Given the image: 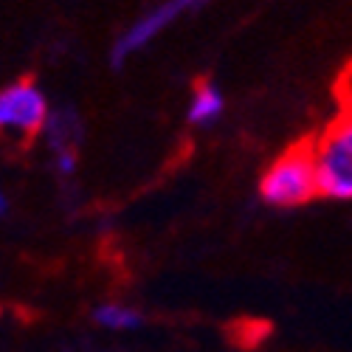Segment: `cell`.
I'll use <instances>...</instances> for the list:
<instances>
[{
	"mask_svg": "<svg viewBox=\"0 0 352 352\" xmlns=\"http://www.w3.org/2000/svg\"><path fill=\"white\" fill-rule=\"evenodd\" d=\"M259 195L265 203L279 209L305 206L313 197L321 195L318 186V169H316V150L313 141H302L282 153L271 169L262 175Z\"/></svg>",
	"mask_w": 352,
	"mask_h": 352,
	"instance_id": "cell-1",
	"label": "cell"
},
{
	"mask_svg": "<svg viewBox=\"0 0 352 352\" xmlns=\"http://www.w3.org/2000/svg\"><path fill=\"white\" fill-rule=\"evenodd\" d=\"M313 150L321 195L330 200H352V113H341V119L313 141Z\"/></svg>",
	"mask_w": 352,
	"mask_h": 352,
	"instance_id": "cell-2",
	"label": "cell"
},
{
	"mask_svg": "<svg viewBox=\"0 0 352 352\" xmlns=\"http://www.w3.org/2000/svg\"><path fill=\"white\" fill-rule=\"evenodd\" d=\"M48 124V99L34 82L20 79L0 87V138L32 141Z\"/></svg>",
	"mask_w": 352,
	"mask_h": 352,
	"instance_id": "cell-3",
	"label": "cell"
},
{
	"mask_svg": "<svg viewBox=\"0 0 352 352\" xmlns=\"http://www.w3.org/2000/svg\"><path fill=\"white\" fill-rule=\"evenodd\" d=\"M203 3H206V0H164L161 6H155L153 12L138 17L124 32V37L116 43V63H124L130 54L141 51L144 45H150L166 25H172L181 14H186L189 9H197Z\"/></svg>",
	"mask_w": 352,
	"mask_h": 352,
	"instance_id": "cell-4",
	"label": "cell"
},
{
	"mask_svg": "<svg viewBox=\"0 0 352 352\" xmlns=\"http://www.w3.org/2000/svg\"><path fill=\"white\" fill-rule=\"evenodd\" d=\"M223 113V94L217 91V85L209 79H200L195 85L192 104H189V122L192 124H209Z\"/></svg>",
	"mask_w": 352,
	"mask_h": 352,
	"instance_id": "cell-5",
	"label": "cell"
},
{
	"mask_svg": "<svg viewBox=\"0 0 352 352\" xmlns=\"http://www.w3.org/2000/svg\"><path fill=\"white\" fill-rule=\"evenodd\" d=\"M94 316H96V324H102L107 330H133L141 324V313L127 305H119V302L102 305Z\"/></svg>",
	"mask_w": 352,
	"mask_h": 352,
	"instance_id": "cell-6",
	"label": "cell"
},
{
	"mask_svg": "<svg viewBox=\"0 0 352 352\" xmlns=\"http://www.w3.org/2000/svg\"><path fill=\"white\" fill-rule=\"evenodd\" d=\"M262 336H268V324H265V321H240V324L234 327V341L243 344V346L259 344Z\"/></svg>",
	"mask_w": 352,
	"mask_h": 352,
	"instance_id": "cell-7",
	"label": "cell"
},
{
	"mask_svg": "<svg viewBox=\"0 0 352 352\" xmlns=\"http://www.w3.org/2000/svg\"><path fill=\"white\" fill-rule=\"evenodd\" d=\"M336 96H338V104L344 113H352V63L344 68V74L338 76V85H336Z\"/></svg>",
	"mask_w": 352,
	"mask_h": 352,
	"instance_id": "cell-8",
	"label": "cell"
},
{
	"mask_svg": "<svg viewBox=\"0 0 352 352\" xmlns=\"http://www.w3.org/2000/svg\"><path fill=\"white\" fill-rule=\"evenodd\" d=\"M6 209H9V203H6V195H3V192H0V214H3Z\"/></svg>",
	"mask_w": 352,
	"mask_h": 352,
	"instance_id": "cell-9",
	"label": "cell"
}]
</instances>
